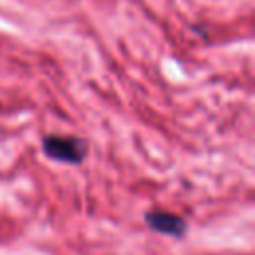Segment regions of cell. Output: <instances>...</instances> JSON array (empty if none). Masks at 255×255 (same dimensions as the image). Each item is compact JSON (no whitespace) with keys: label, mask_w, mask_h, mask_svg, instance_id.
Returning a JSON list of instances; mask_svg holds the SVG:
<instances>
[{"label":"cell","mask_w":255,"mask_h":255,"mask_svg":"<svg viewBox=\"0 0 255 255\" xmlns=\"http://www.w3.org/2000/svg\"><path fill=\"white\" fill-rule=\"evenodd\" d=\"M145 221L151 229H155L159 233H165V235H177L179 237L187 229L185 219H181L175 213H167V211H149L145 215Z\"/></svg>","instance_id":"cell-2"},{"label":"cell","mask_w":255,"mask_h":255,"mask_svg":"<svg viewBox=\"0 0 255 255\" xmlns=\"http://www.w3.org/2000/svg\"><path fill=\"white\" fill-rule=\"evenodd\" d=\"M42 149L50 159L64 163H82L88 153V143L76 135H46Z\"/></svg>","instance_id":"cell-1"}]
</instances>
